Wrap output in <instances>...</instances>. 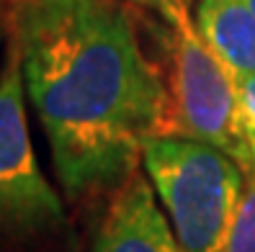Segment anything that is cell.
I'll list each match as a JSON object with an SVG mask.
<instances>
[{"instance_id": "1", "label": "cell", "mask_w": 255, "mask_h": 252, "mask_svg": "<svg viewBox=\"0 0 255 252\" xmlns=\"http://www.w3.org/2000/svg\"><path fill=\"white\" fill-rule=\"evenodd\" d=\"M3 28L21 52L26 98L70 201L111 196L168 131V85L144 54L127 0H10Z\"/></svg>"}, {"instance_id": "2", "label": "cell", "mask_w": 255, "mask_h": 252, "mask_svg": "<svg viewBox=\"0 0 255 252\" xmlns=\"http://www.w3.org/2000/svg\"><path fill=\"white\" fill-rule=\"evenodd\" d=\"M142 168L183 252H222L245 198L248 172L219 147L186 134H152Z\"/></svg>"}, {"instance_id": "3", "label": "cell", "mask_w": 255, "mask_h": 252, "mask_svg": "<svg viewBox=\"0 0 255 252\" xmlns=\"http://www.w3.org/2000/svg\"><path fill=\"white\" fill-rule=\"evenodd\" d=\"M149 21L168 62L162 70L168 85V131L219 147L250 172L253 150L237 78L206 44L193 16L173 23L152 16Z\"/></svg>"}, {"instance_id": "4", "label": "cell", "mask_w": 255, "mask_h": 252, "mask_svg": "<svg viewBox=\"0 0 255 252\" xmlns=\"http://www.w3.org/2000/svg\"><path fill=\"white\" fill-rule=\"evenodd\" d=\"M21 52L5 34L0 67V252H52L70 221L59 193L44 177L28 134Z\"/></svg>"}, {"instance_id": "5", "label": "cell", "mask_w": 255, "mask_h": 252, "mask_svg": "<svg viewBox=\"0 0 255 252\" xmlns=\"http://www.w3.org/2000/svg\"><path fill=\"white\" fill-rule=\"evenodd\" d=\"M91 252H183L152 183L139 170L109 196Z\"/></svg>"}, {"instance_id": "6", "label": "cell", "mask_w": 255, "mask_h": 252, "mask_svg": "<svg viewBox=\"0 0 255 252\" xmlns=\"http://www.w3.org/2000/svg\"><path fill=\"white\" fill-rule=\"evenodd\" d=\"M196 26L237 80L255 75V10L248 0H196Z\"/></svg>"}, {"instance_id": "7", "label": "cell", "mask_w": 255, "mask_h": 252, "mask_svg": "<svg viewBox=\"0 0 255 252\" xmlns=\"http://www.w3.org/2000/svg\"><path fill=\"white\" fill-rule=\"evenodd\" d=\"M222 252H255V168L248 172L245 198L240 206L235 229Z\"/></svg>"}, {"instance_id": "8", "label": "cell", "mask_w": 255, "mask_h": 252, "mask_svg": "<svg viewBox=\"0 0 255 252\" xmlns=\"http://www.w3.org/2000/svg\"><path fill=\"white\" fill-rule=\"evenodd\" d=\"M127 3L144 10L147 16H152L157 21L173 23V21H181V18L191 16V3L193 0H127Z\"/></svg>"}, {"instance_id": "9", "label": "cell", "mask_w": 255, "mask_h": 252, "mask_svg": "<svg viewBox=\"0 0 255 252\" xmlns=\"http://www.w3.org/2000/svg\"><path fill=\"white\" fill-rule=\"evenodd\" d=\"M240 83V98H243V113H245V129L253 150V168H255V75L237 80Z\"/></svg>"}, {"instance_id": "10", "label": "cell", "mask_w": 255, "mask_h": 252, "mask_svg": "<svg viewBox=\"0 0 255 252\" xmlns=\"http://www.w3.org/2000/svg\"><path fill=\"white\" fill-rule=\"evenodd\" d=\"M5 36V28H3V21H0V39Z\"/></svg>"}, {"instance_id": "11", "label": "cell", "mask_w": 255, "mask_h": 252, "mask_svg": "<svg viewBox=\"0 0 255 252\" xmlns=\"http://www.w3.org/2000/svg\"><path fill=\"white\" fill-rule=\"evenodd\" d=\"M248 3H250V5H253V10H255V0H248Z\"/></svg>"}]
</instances>
